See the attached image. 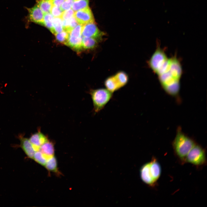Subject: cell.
I'll use <instances>...</instances> for the list:
<instances>
[{
    "label": "cell",
    "mask_w": 207,
    "mask_h": 207,
    "mask_svg": "<svg viewBox=\"0 0 207 207\" xmlns=\"http://www.w3.org/2000/svg\"><path fill=\"white\" fill-rule=\"evenodd\" d=\"M89 0H74L72 9L75 12L89 7Z\"/></svg>",
    "instance_id": "20"
},
{
    "label": "cell",
    "mask_w": 207,
    "mask_h": 207,
    "mask_svg": "<svg viewBox=\"0 0 207 207\" xmlns=\"http://www.w3.org/2000/svg\"><path fill=\"white\" fill-rule=\"evenodd\" d=\"M104 32L98 28L94 22L83 25L82 35L83 37H89L101 40L104 36Z\"/></svg>",
    "instance_id": "6"
},
{
    "label": "cell",
    "mask_w": 207,
    "mask_h": 207,
    "mask_svg": "<svg viewBox=\"0 0 207 207\" xmlns=\"http://www.w3.org/2000/svg\"><path fill=\"white\" fill-rule=\"evenodd\" d=\"M185 163H190L198 168L206 165L207 159L205 149L196 143L187 155Z\"/></svg>",
    "instance_id": "4"
},
{
    "label": "cell",
    "mask_w": 207,
    "mask_h": 207,
    "mask_svg": "<svg viewBox=\"0 0 207 207\" xmlns=\"http://www.w3.org/2000/svg\"><path fill=\"white\" fill-rule=\"evenodd\" d=\"M29 139L37 151L39 150L42 145L48 140L47 137L40 131L32 134Z\"/></svg>",
    "instance_id": "11"
},
{
    "label": "cell",
    "mask_w": 207,
    "mask_h": 207,
    "mask_svg": "<svg viewBox=\"0 0 207 207\" xmlns=\"http://www.w3.org/2000/svg\"><path fill=\"white\" fill-rule=\"evenodd\" d=\"M90 94L95 113L102 110L112 96V93L106 89L103 88L91 90Z\"/></svg>",
    "instance_id": "3"
},
{
    "label": "cell",
    "mask_w": 207,
    "mask_h": 207,
    "mask_svg": "<svg viewBox=\"0 0 207 207\" xmlns=\"http://www.w3.org/2000/svg\"><path fill=\"white\" fill-rule=\"evenodd\" d=\"M74 16L78 24L82 25L94 22L93 16L89 7L75 11Z\"/></svg>",
    "instance_id": "7"
},
{
    "label": "cell",
    "mask_w": 207,
    "mask_h": 207,
    "mask_svg": "<svg viewBox=\"0 0 207 207\" xmlns=\"http://www.w3.org/2000/svg\"><path fill=\"white\" fill-rule=\"evenodd\" d=\"M74 12L72 9H69L62 12L60 18L62 20L69 19L74 16Z\"/></svg>",
    "instance_id": "25"
},
{
    "label": "cell",
    "mask_w": 207,
    "mask_h": 207,
    "mask_svg": "<svg viewBox=\"0 0 207 207\" xmlns=\"http://www.w3.org/2000/svg\"><path fill=\"white\" fill-rule=\"evenodd\" d=\"M150 162L151 172L153 179L156 183L160 177L161 168L160 165L156 158L153 157Z\"/></svg>",
    "instance_id": "12"
},
{
    "label": "cell",
    "mask_w": 207,
    "mask_h": 207,
    "mask_svg": "<svg viewBox=\"0 0 207 207\" xmlns=\"http://www.w3.org/2000/svg\"><path fill=\"white\" fill-rule=\"evenodd\" d=\"M99 41L91 37H83L82 40V49L86 50L92 49L97 47Z\"/></svg>",
    "instance_id": "14"
},
{
    "label": "cell",
    "mask_w": 207,
    "mask_h": 207,
    "mask_svg": "<svg viewBox=\"0 0 207 207\" xmlns=\"http://www.w3.org/2000/svg\"><path fill=\"white\" fill-rule=\"evenodd\" d=\"M196 143L193 139L184 133L180 127L178 128L172 145L174 154L180 163H185L187 155Z\"/></svg>",
    "instance_id": "1"
},
{
    "label": "cell",
    "mask_w": 207,
    "mask_h": 207,
    "mask_svg": "<svg viewBox=\"0 0 207 207\" xmlns=\"http://www.w3.org/2000/svg\"><path fill=\"white\" fill-rule=\"evenodd\" d=\"M57 41L60 43L66 45L68 39L69 32L63 30L61 32L55 35Z\"/></svg>",
    "instance_id": "24"
},
{
    "label": "cell",
    "mask_w": 207,
    "mask_h": 207,
    "mask_svg": "<svg viewBox=\"0 0 207 207\" xmlns=\"http://www.w3.org/2000/svg\"><path fill=\"white\" fill-rule=\"evenodd\" d=\"M62 12L60 7L53 5L50 13L54 17H60Z\"/></svg>",
    "instance_id": "26"
},
{
    "label": "cell",
    "mask_w": 207,
    "mask_h": 207,
    "mask_svg": "<svg viewBox=\"0 0 207 207\" xmlns=\"http://www.w3.org/2000/svg\"><path fill=\"white\" fill-rule=\"evenodd\" d=\"M33 159L37 163L45 166L47 158L39 150L35 152Z\"/></svg>",
    "instance_id": "23"
},
{
    "label": "cell",
    "mask_w": 207,
    "mask_h": 207,
    "mask_svg": "<svg viewBox=\"0 0 207 207\" xmlns=\"http://www.w3.org/2000/svg\"><path fill=\"white\" fill-rule=\"evenodd\" d=\"M74 0H64L60 7L62 12L72 7Z\"/></svg>",
    "instance_id": "27"
},
{
    "label": "cell",
    "mask_w": 207,
    "mask_h": 207,
    "mask_svg": "<svg viewBox=\"0 0 207 207\" xmlns=\"http://www.w3.org/2000/svg\"><path fill=\"white\" fill-rule=\"evenodd\" d=\"M45 166L49 171L60 174L57 168V160L54 155L47 158Z\"/></svg>",
    "instance_id": "16"
},
{
    "label": "cell",
    "mask_w": 207,
    "mask_h": 207,
    "mask_svg": "<svg viewBox=\"0 0 207 207\" xmlns=\"http://www.w3.org/2000/svg\"><path fill=\"white\" fill-rule=\"evenodd\" d=\"M141 179L145 184L151 187H154L156 184L152 176L150 167V162L144 164L140 169Z\"/></svg>",
    "instance_id": "9"
},
{
    "label": "cell",
    "mask_w": 207,
    "mask_h": 207,
    "mask_svg": "<svg viewBox=\"0 0 207 207\" xmlns=\"http://www.w3.org/2000/svg\"><path fill=\"white\" fill-rule=\"evenodd\" d=\"M114 76L120 88L126 85L129 80L128 74L124 71L118 72L116 73Z\"/></svg>",
    "instance_id": "17"
},
{
    "label": "cell",
    "mask_w": 207,
    "mask_h": 207,
    "mask_svg": "<svg viewBox=\"0 0 207 207\" xmlns=\"http://www.w3.org/2000/svg\"><path fill=\"white\" fill-rule=\"evenodd\" d=\"M53 31L52 33L55 35L63 30L62 20L60 17H54L53 20Z\"/></svg>",
    "instance_id": "19"
},
{
    "label": "cell",
    "mask_w": 207,
    "mask_h": 207,
    "mask_svg": "<svg viewBox=\"0 0 207 207\" xmlns=\"http://www.w3.org/2000/svg\"><path fill=\"white\" fill-rule=\"evenodd\" d=\"M28 18L31 22L44 25V13L38 5H35L30 8H28Z\"/></svg>",
    "instance_id": "8"
},
{
    "label": "cell",
    "mask_w": 207,
    "mask_h": 207,
    "mask_svg": "<svg viewBox=\"0 0 207 207\" xmlns=\"http://www.w3.org/2000/svg\"><path fill=\"white\" fill-rule=\"evenodd\" d=\"M48 158L53 156L54 154V148L53 143L49 140L45 142L40 147L39 150Z\"/></svg>",
    "instance_id": "13"
},
{
    "label": "cell",
    "mask_w": 207,
    "mask_h": 207,
    "mask_svg": "<svg viewBox=\"0 0 207 207\" xmlns=\"http://www.w3.org/2000/svg\"><path fill=\"white\" fill-rule=\"evenodd\" d=\"M78 24V23L74 16L70 19L67 20H62V26L63 30L69 33Z\"/></svg>",
    "instance_id": "18"
},
{
    "label": "cell",
    "mask_w": 207,
    "mask_h": 207,
    "mask_svg": "<svg viewBox=\"0 0 207 207\" xmlns=\"http://www.w3.org/2000/svg\"><path fill=\"white\" fill-rule=\"evenodd\" d=\"M64 0H51L53 5L60 7Z\"/></svg>",
    "instance_id": "28"
},
{
    "label": "cell",
    "mask_w": 207,
    "mask_h": 207,
    "mask_svg": "<svg viewBox=\"0 0 207 207\" xmlns=\"http://www.w3.org/2000/svg\"><path fill=\"white\" fill-rule=\"evenodd\" d=\"M53 16L50 13H44L43 17L44 26L47 28L51 32L53 31Z\"/></svg>",
    "instance_id": "22"
},
{
    "label": "cell",
    "mask_w": 207,
    "mask_h": 207,
    "mask_svg": "<svg viewBox=\"0 0 207 207\" xmlns=\"http://www.w3.org/2000/svg\"><path fill=\"white\" fill-rule=\"evenodd\" d=\"M37 4L44 13H50L53 5L51 0H40Z\"/></svg>",
    "instance_id": "21"
},
{
    "label": "cell",
    "mask_w": 207,
    "mask_h": 207,
    "mask_svg": "<svg viewBox=\"0 0 207 207\" xmlns=\"http://www.w3.org/2000/svg\"><path fill=\"white\" fill-rule=\"evenodd\" d=\"M82 26L83 25H81L78 24L69 33L68 41L66 44L72 48L78 51L82 49Z\"/></svg>",
    "instance_id": "5"
},
{
    "label": "cell",
    "mask_w": 207,
    "mask_h": 207,
    "mask_svg": "<svg viewBox=\"0 0 207 207\" xmlns=\"http://www.w3.org/2000/svg\"><path fill=\"white\" fill-rule=\"evenodd\" d=\"M165 50L161 47L157 41L156 50L148 62V65L154 74L157 75L161 73L167 66L169 62Z\"/></svg>",
    "instance_id": "2"
},
{
    "label": "cell",
    "mask_w": 207,
    "mask_h": 207,
    "mask_svg": "<svg viewBox=\"0 0 207 207\" xmlns=\"http://www.w3.org/2000/svg\"><path fill=\"white\" fill-rule=\"evenodd\" d=\"M104 85L106 89L112 93L120 88L114 75L107 78L104 82Z\"/></svg>",
    "instance_id": "15"
},
{
    "label": "cell",
    "mask_w": 207,
    "mask_h": 207,
    "mask_svg": "<svg viewBox=\"0 0 207 207\" xmlns=\"http://www.w3.org/2000/svg\"><path fill=\"white\" fill-rule=\"evenodd\" d=\"M21 147L26 154L29 158L33 159L35 152L37 151L34 147L29 139L20 136Z\"/></svg>",
    "instance_id": "10"
}]
</instances>
